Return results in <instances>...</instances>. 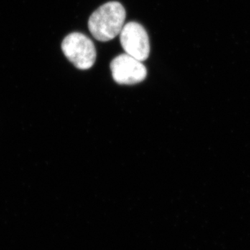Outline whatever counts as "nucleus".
Wrapping results in <instances>:
<instances>
[{"label":"nucleus","mask_w":250,"mask_h":250,"mask_svg":"<svg viewBox=\"0 0 250 250\" xmlns=\"http://www.w3.org/2000/svg\"><path fill=\"white\" fill-rule=\"evenodd\" d=\"M62 48L66 58L80 70H88L96 60L93 41L84 34L72 33L62 41Z\"/></svg>","instance_id":"nucleus-2"},{"label":"nucleus","mask_w":250,"mask_h":250,"mask_svg":"<svg viewBox=\"0 0 250 250\" xmlns=\"http://www.w3.org/2000/svg\"><path fill=\"white\" fill-rule=\"evenodd\" d=\"M111 70L113 80L119 84H136L142 82L147 76L146 66L127 54H121L113 59Z\"/></svg>","instance_id":"nucleus-4"},{"label":"nucleus","mask_w":250,"mask_h":250,"mask_svg":"<svg viewBox=\"0 0 250 250\" xmlns=\"http://www.w3.org/2000/svg\"><path fill=\"white\" fill-rule=\"evenodd\" d=\"M120 35L122 47L126 54L140 62L147 60L150 52L149 36L141 24L128 22L123 27Z\"/></svg>","instance_id":"nucleus-3"},{"label":"nucleus","mask_w":250,"mask_h":250,"mask_svg":"<svg viewBox=\"0 0 250 250\" xmlns=\"http://www.w3.org/2000/svg\"><path fill=\"white\" fill-rule=\"evenodd\" d=\"M126 11L118 1H109L94 11L88 21V29L96 40L106 42L121 34Z\"/></svg>","instance_id":"nucleus-1"}]
</instances>
